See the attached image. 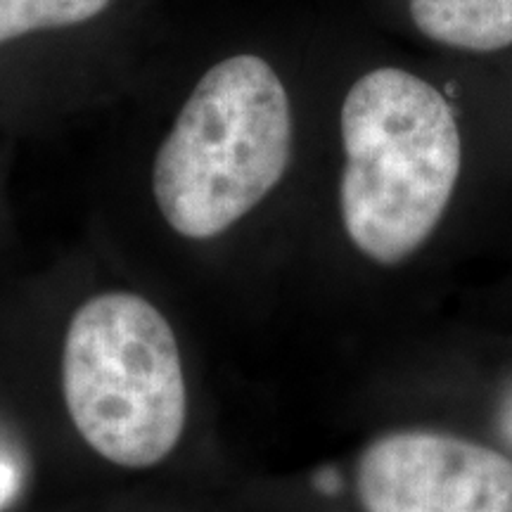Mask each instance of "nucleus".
<instances>
[{"mask_svg": "<svg viewBox=\"0 0 512 512\" xmlns=\"http://www.w3.org/2000/svg\"><path fill=\"white\" fill-rule=\"evenodd\" d=\"M339 209L351 245L399 266L444 219L463 166L453 107L418 74L380 67L349 88L339 114Z\"/></svg>", "mask_w": 512, "mask_h": 512, "instance_id": "f257e3e1", "label": "nucleus"}, {"mask_svg": "<svg viewBox=\"0 0 512 512\" xmlns=\"http://www.w3.org/2000/svg\"><path fill=\"white\" fill-rule=\"evenodd\" d=\"M292 105L259 55L216 62L195 83L152 164V195L188 240L226 233L278 188L292 159Z\"/></svg>", "mask_w": 512, "mask_h": 512, "instance_id": "f03ea898", "label": "nucleus"}, {"mask_svg": "<svg viewBox=\"0 0 512 512\" xmlns=\"http://www.w3.org/2000/svg\"><path fill=\"white\" fill-rule=\"evenodd\" d=\"M62 392L81 439L119 467H155L183 437L188 389L176 332L136 292L95 294L74 311Z\"/></svg>", "mask_w": 512, "mask_h": 512, "instance_id": "7ed1b4c3", "label": "nucleus"}, {"mask_svg": "<svg viewBox=\"0 0 512 512\" xmlns=\"http://www.w3.org/2000/svg\"><path fill=\"white\" fill-rule=\"evenodd\" d=\"M363 512H512V460L434 430L382 434L356 465Z\"/></svg>", "mask_w": 512, "mask_h": 512, "instance_id": "20e7f679", "label": "nucleus"}, {"mask_svg": "<svg viewBox=\"0 0 512 512\" xmlns=\"http://www.w3.org/2000/svg\"><path fill=\"white\" fill-rule=\"evenodd\" d=\"M422 36L467 53L512 46V0H408Z\"/></svg>", "mask_w": 512, "mask_h": 512, "instance_id": "39448f33", "label": "nucleus"}, {"mask_svg": "<svg viewBox=\"0 0 512 512\" xmlns=\"http://www.w3.org/2000/svg\"><path fill=\"white\" fill-rule=\"evenodd\" d=\"M112 0H0V46L34 34L91 22Z\"/></svg>", "mask_w": 512, "mask_h": 512, "instance_id": "423d86ee", "label": "nucleus"}, {"mask_svg": "<svg viewBox=\"0 0 512 512\" xmlns=\"http://www.w3.org/2000/svg\"><path fill=\"white\" fill-rule=\"evenodd\" d=\"M19 486V475L8 460H0V510L8 505L17 494Z\"/></svg>", "mask_w": 512, "mask_h": 512, "instance_id": "0eeeda50", "label": "nucleus"}, {"mask_svg": "<svg viewBox=\"0 0 512 512\" xmlns=\"http://www.w3.org/2000/svg\"><path fill=\"white\" fill-rule=\"evenodd\" d=\"M498 432H501L505 446L512 451V394L503 401L501 413H498Z\"/></svg>", "mask_w": 512, "mask_h": 512, "instance_id": "6e6552de", "label": "nucleus"}]
</instances>
